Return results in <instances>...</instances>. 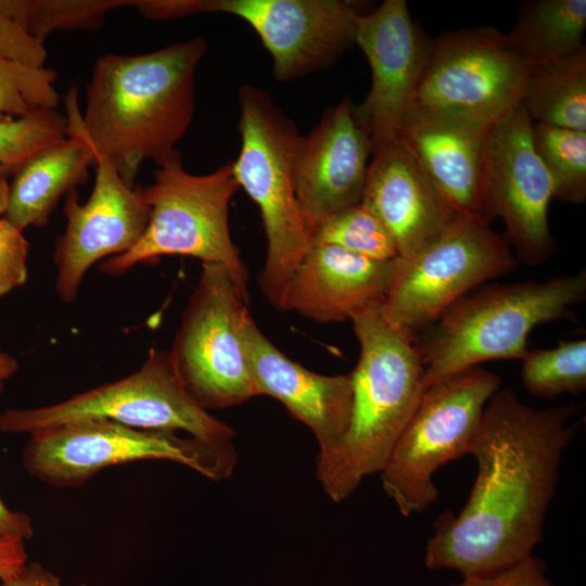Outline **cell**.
<instances>
[{"label": "cell", "mask_w": 586, "mask_h": 586, "mask_svg": "<svg viewBox=\"0 0 586 586\" xmlns=\"http://www.w3.org/2000/svg\"><path fill=\"white\" fill-rule=\"evenodd\" d=\"M577 409L575 403L537 409L510 387L491 397L468 449L476 462L469 498L457 515L447 511L435 522L426 568L489 575L533 555Z\"/></svg>", "instance_id": "obj_1"}, {"label": "cell", "mask_w": 586, "mask_h": 586, "mask_svg": "<svg viewBox=\"0 0 586 586\" xmlns=\"http://www.w3.org/2000/svg\"><path fill=\"white\" fill-rule=\"evenodd\" d=\"M206 50L207 41L194 37L149 53L98 58L82 130L128 187L144 161L158 167L177 152L194 115V76Z\"/></svg>", "instance_id": "obj_2"}, {"label": "cell", "mask_w": 586, "mask_h": 586, "mask_svg": "<svg viewBox=\"0 0 586 586\" xmlns=\"http://www.w3.org/2000/svg\"><path fill=\"white\" fill-rule=\"evenodd\" d=\"M381 304L349 319L360 347L349 372L351 419L339 444L317 456V479L334 502L347 499L365 477L382 471L424 391L415 339L385 319Z\"/></svg>", "instance_id": "obj_3"}, {"label": "cell", "mask_w": 586, "mask_h": 586, "mask_svg": "<svg viewBox=\"0 0 586 586\" xmlns=\"http://www.w3.org/2000/svg\"><path fill=\"white\" fill-rule=\"evenodd\" d=\"M586 300V270L543 281L492 283L449 306L417 344L424 388L436 380L497 359H521L538 324L573 319Z\"/></svg>", "instance_id": "obj_4"}, {"label": "cell", "mask_w": 586, "mask_h": 586, "mask_svg": "<svg viewBox=\"0 0 586 586\" xmlns=\"http://www.w3.org/2000/svg\"><path fill=\"white\" fill-rule=\"evenodd\" d=\"M238 101L241 148L232 169L239 187L259 208L267 250L258 284L279 309L288 282L311 245L294 190L302 135L264 89L243 85Z\"/></svg>", "instance_id": "obj_5"}, {"label": "cell", "mask_w": 586, "mask_h": 586, "mask_svg": "<svg viewBox=\"0 0 586 586\" xmlns=\"http://www.w3.org/2000/svg\"><path fill=\"white\" fill-rule=\"evenodd\" d=\"M228 162L207 175L184 170L179 151L154 173V182L141 188L150 208L146 228L128 252L100 265L107 276H118L138 263L165 255H186L227 268L250 304L249 270L230 235L228 209L239 189Z\"/></svg>", "instance_id": "obj_6"}, {"label": "cell", "mask_w": 586, "mask_h": 586, "mask_svg": "<svg viewBox=\"0 0 586 586\" xmlns=\"http://www.w3.org/2000/svg\"><path fill=\"white\" fill-rule=\"evenodd\" d=\"M86 420H109L152 431H183L214 448L235 451L233 429L188 394L169 352L156 348L150 349L141 367L125 378L56 404L5 410L0 415V431L31 434L49 426Z\"/></svg>", "instance_id": "obj_7"}, {"label": "cell", "mask_w": 586, "mask_h": 586, "mask_svg": "<svg viewBox=\"0 0 586 586\" xmlns=\"http://www.w3.org/2000/svg\"><path fill=\"white\" fill-rule=\"evenodd\" d=\"M500 386L497 373L476 366L424 388L379 473L384 492L403 517L420 513L436 501L435 472L468 455L485 406Z\"/></svg>", "instance_id": "obj_8"}, {"label": "cell", "mask_w": 586, "mask_h": 586, "mask_svg": "<svg viewBox=\"0 0 586 586\" xmlns=\"http://www.w3.org/2000/svg\"><path fill=\"white\" fill-rule=\"evenodd\" d=\"M29 435L23 464L30 475L53 487H79L105 468L142 460L174 461L220 481L230 476L237 461L235 451L191 436L109 420L64 423Z\"/></svg>", "instance_id": "obj_9"}, {"label": "cell", "mask_w": 586, "mask_h": 586, "mask_svg": "<svg viewBox=\"0 0 586 586\" xmlns=\"http://www.w3.org/2000/svg\"><path fill=\"white\" fill-rule=\"evenodd\" d=\"M514 266L505 237L486 222L458 215L436 240L397 258L382 314L393 327L413 337L471 290Z\"/></svg>", "instance_id": "obj_10"}, {"label": "cell", "mask_w": 586, "mask_h": 586, "mask_svg": "<svg viewBox=\"0 0 586 586\" xmlns=\"http://www.w3.org/2000/svg\"><path fill=\"white\" fill-rule=\"evenodd\" d=\"M246 307L226 267L202 264L169 355L184 390L207 411L256 396L239 332Z\"/></svg>", "instance_id": "obj_11"}, {"label": "cell", "mask_w": 586, "mask_h": 586, "mask_svg": "<svg viewBox=\"0 0 586 586\" xmlns=\"http://www.w3.org/2000/svg\"><path fill=\"white\" fill-rule=\"evenodd\" d=\"M364 3L356 0H166V20L226 13L244 21L272 59L278 81H290L332 65L355 43Z\"/></svg>", "instance_id": "obj_12"}, {"label": "cell", "mask_w": 586, "mask_h": 586, "mask_svg": "<svg viewBox=\"0 0 586 586\" xmlns=\"http://www.w3.org/2000/svg\"><path fill=\"white\" fill-rule=\"evenodd\" d=\"M527 72L498 29L477 26L447 31L430 40L409 107L501 117L522 102Z\"/></svg>", "instance_id": "obj_13"}, {"label": "cell", "mask_w": 586, "mask_h": 586, "mask_svg": "<svg viewBox=\"0 0 586 586\" xmlns=\"http://www.w3.org/2000/svg\"><path fill=\"white\" fill-rule=\"evenodd\" d=\"M500 117L475 112L408 107L395 138L453 209L486 222L492 131Z\"/></svg>", "instance_id": "obj_14"}, {"label": "cell", "mask_w": 586, "mask_h": 586, "mask_svg": "<svg viewBox=\"0 0 586 586\" xmlns=\"http://www.w3.org/2000/svg\"><path fill=\"white\" fill-rule=\"evenodd\" d=\"M532 123L521 102L495 124L487 191L491 215L502 219L505 239L517 258L539 266L556 252L557 243L548 224L553 184L533 148Z\"/></svg>", "instance_id": "obj_15"}, {"label": "cell", "mask_w": 586, "mask_h": 586, "mask_svg": "<svg viewBox=\"0 0 586 586\" xmlns=\"http://www.w3.org/2000/svg\"><path fill=\"white\" fill-rule=\"evenodd\" d=\"M95 179L85 203L73 190L66 194V228L55 241V292L68 304L75 301L88 269L103 258L131 250L142 237L150 216L141 188H130L112 163L94 153Z\"/></svg>", "instance_id": "obj_16"}, {"label": "cell", "mask_w": 586, "mask_h": 586, "mask_svg": "<svg viewBox=\"0 0 586 586\" xmlns=\"http://www.w3.org/2000/svg\"><path fill=\"white\" fill-rule=\"evenodd\" d=\"M355 43L368 60L371 86L354 113L373 151L395 138L421 78L430 40L411 18L405 0H385L358 15Z\"/></svg>", "instance_id": "obj_17"}, {"label": "cell", "mask_w": 586, "mask_h": 586, "mask_svg": "<svg viewBox=\"0 0 586 586\" xmlns=\"http://www.w3.org/2000/svg\"><path fill=\"white\" fill-rule=\"evenodd\" d=\"M371 143L348 98L328 107L302 136L294 163V190L306 228L361 202Z\"/></svg>", "instance_id": "obj_18"}, {"label": "cell", "mask_w": 586, "mask_h": 586, "mask_svg": "<svg viewBox=\"0 0 586 586\" xmlns=\"http://www.w3.org/2000/svg\"><path fill=\"white\" fill-rule=\"evenodd\" d=\"M239 332L256 396L276 398L307 425L319 445L318 454L334 448L351 419V373L319 374L290 359L262 332L249 307L241 316Z\"/></svg>", "instance_id": "obj_19"}, {"label": "cell", "mask_w": 586, "mask_h": 586, "mask_svg": "<svg viewBox=\"0 0 586 586\" xmlns=\"http://www.w3.org/2000/svg\"><path fill=\"white\" fill-rule=\"evenodd\" d=\"M361 203L386 226L399 258L436 240L460 215L396 138L372 151Z\"/></svg>", "instance_id": "obj_20"}, {"label": "cell", "mask_w": 586, "mask_h": 586, "mask_svg": "<svg viewBox=\"0 0 586 586\" xmlns=\"http://www.w3.org/2000/svg\"><path fill=\"white\" fill-rule=\"evenodd\" d=\"M397 258L372 260L330 244L311 243L293 272L279 309L316 322H340L382 303L391 288Z\"/></svg>", "instance_id": "obj_21"}, {"label": "cell", "mask_w": 586, "mask_h": 586, "mask_svg": "<svg viewBox=\"0 0 586 586\" xmlns=\"http://www.w3.org/2000/svg\"><path fill=\"white\" fill-rule=\"evenodd\" d=\"M66 138L23 163L9 183L7 219L20 231L46 225L60 200L86 183L94 152L82 130L77 89L65 97Z\"/></svg>", "instance_id": "obj_22"}, {"label": "cell", "mask_w": 586, "mask_h": 586, "mask_svg": "<svg viewBox=\"0 0 586 586\" xmlns=\"http://www.w3.org/2000/svg\"><path fill=\"white\" fill-rule=\"evenodd\" d=\"M585 0H533L524 3L511 30L509 48L530 67L569 55L582 47Z\"/></svg>", "instance_id": "obj_23"}, {"label": "cell", "mask_w": 586, "mask_h": 586, "mask_svg": "<svg viewBox=\"0 0 586 586\" xmlns=\"http://www.w3.org/2000/svg\"><path fill=\"white\" fill-rule=\"evenodd\" d=\"M533 122L586 131V48L528 67L522 99Z\"/></svg>", "instance_id": "obj_24"}, {"label": "cell", "mask_w": 586, "mask_h": 586, "mask_svg": "<svg viewBox=\"0 0 586 586\" xmlns=\"http://www.w3.org/2000/svg\"><path fill=\"white\" fill-rule=\"evenodd\" d=\"M133 0H0V12L39 42L56 30L99 29L111 10Z\"/></svg>", "instance_id": "obj_25"}, {"label": "cell", "mask_w": 586, "mask_h": 586, "mask_svg": "<svg viewBox=\"0 0 586 586\" xmlns=\"http://www.w3.org/2000/svg\"><path fill=\"white\" fill-rule=\"evenodd\" d=\"M533 148L553 184V198L583 204L586 200V131L532 123Z\"/></svg>", "instance_id": "obj_26"}, {"label": "cell", "mask_w": 586, "mask_h": 586, "mask_svg": "<svg viewBox=\"0 0 586 586\" xmlns=\"http://www.w3.org/2000/svg\"><path fill=\"white\" fill-rule=\"evenodd\" d=\"M520 379L530 394L545 399L582 394L586 390V340L528 349L522 358Z\"/></svg>", "instance_id": "obj_27"}, {"label": "cell", "mask_w": 586, "mask_h": 586, "mask_svg": "<svg viewBox=\"0 0 586 586\" xmlns=\"http://www.w3.org/2000/svg\"><path fill=\"white\" fill-rule=\"evenodd\" d=\"M311 243L335 245L378 262L398 258L391 232L361 202L326 220L314 231Z\"/></svg>", "instance_id": "obj_28"}, {"label": "cell", "mask_w": 586, "mask_h": 586, "mask_svg": "<svg viewBox=\"0 0 586 586\" xmlns=\"http://www.w3.org/2000/svg\"><path fill=\"white\" fill-rule=\"evenodd\" d=\"M56 72L0 60V122L14 120L38 111L56 110Z\"/></svg>", "instance_id": "obj_29"}, {"label": "cell", "mask_w": 586, "mask_h": 586, "mask_svg": "<svg viewBox=\"0 0 586 586\" xmlns=\"http://www.w3.org/2000/svg\"><path fill=\"white\" fill-rule=\"evenodd\" d=\"M66 126V116L58 110L0 122V165L17 169L39 151L64 140Z\"/></svg>", "instance_id": "obj_30"}, {"label": "cell", "mask_w": 586, "mask_h": 586, "mask_svg": "<svg viewBox=\"0 0 586 586\" xmlns=\"http://www.w3.org/2000/svg\"><path fill=\"white\" fill-rule=\"evenodd\" d=\"M28 250L23 232L0 218V298L26 282Z\"/></svg>", "instance_id": "obj_31"}, {"label": "cell", "mask_w": 586, "mask_h": 586, "mask_svg": "<svg viewBox=\"0 0 586 586\" xmlns=\"http://www.w3.org/2000/svg\"><path fill=\"white\" fill-rule=\"evenodd\" d=\"M547 565L534 555L498 573L466 576L450 586H555L546 575Z\"/></svg>", "instance_id": "obj_32"}, {"label": "cell", "mask_w": 586, "mask_h": 586, "mask_svg": "<svg viewBox=\"0 0 586 586\" xmlns=\"http://www.w3.org/2000/svg\"><path fill=\"white\" fill-rule=\"evenodd\" d=\"M48 53L16 22L0 12V60H11L30 66H43Z\"/></svg>", "instance_id": "obj_33"}, {"label": "cell", "mask_w": 586, "mask_h": 586, "mask_svg": "<svg viewBox=\"0 0 586 586\" xmlns=\"http://www.w3.org/2000/svg\"><path fill=\"white\" fill-rule=\"evenodd\" d=\"M24 539L0 535V582L18 573L28 562Z\"/></svg>", "instance_id": "obj_34"}, {"label": "cell", "mask_w": 586, "mask_h": 586, "mask_svg": "<svg viewBox=\"0 0 586 586\" xmlns=\"http://www.w3.org/2000/svg\"><path fill=\"white\" fill-rule=\"evenodd\" d=\"M0 586H64L61 578L47 570L41 563L27 562L12 577L1 581ZM86 586V585H78Z\"/></svg>", "instance_id": "obj_35"}, {"label": "cell", "mask_w": 586, "mask_h": 586, "mask_svg": "<svg viewBox=\"0 0 586 586\" xmlns=\"http://www.w3.org/2000/svg\"><path fill=\"white\" fill-rule=\"evenodd\" d=\"M3 392V383H0V396ZM0 535L18 537L24 540L34 536L30 518L21 511L11 510L0 497Z\"/></svg>", "instance_id": "obj_36"}, {"label": "cell", "mask_w": 586, "mask_h": 586, "mask_svg": "<svg viewBox=\"0 0 586 586\" xmlns=\"http://www.w3.org/2000/svg\"><path fill=\"white\" fill-rule=\"evenodd\" d=\"M17 370V359L4 352L0 346V383L11 378Z\"/></svg>", "instance_id": "obj_37"}, {"label": "cell", "mask_w": 586, "mask_h": 586, "mask_svg": "<svg viewBox=\"0 0 586 586\" xmlns=\"http://www.w3.org/2000/svg\"><path fill=\"white\" fill-rule=\"evenodd\" d=\"M9 182L7 178L0 179V218L4 215L8 205Z\"/></svg>", "instance_id": "obj_38"}, {"label": "cell", "mask_w": 586, "mask_h": 586, "mask_svg": "<svg viewBox=\"0 0 586 586\" xmlns=\"http://www.w3.org/2000/svg\"><path fill=\"white\" fill-rule=\"evenodd\" d=\"M15 170L16 169L11 167V166L0 165V179H2V178L8 179L9 177H11L14 174Z\"/></svg>", "instance_id": "obj_39"}]
</instances>
